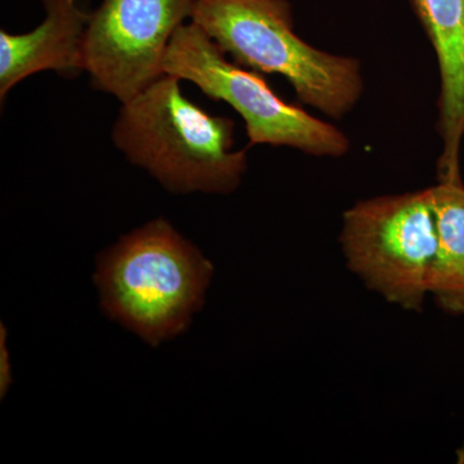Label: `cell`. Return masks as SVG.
<instances>
[{
    "mask_svg": "<svg viewBox=\"0 0 464 464\" xmlns=\"http://www.w3.org/2000/svg\"><path fill=\"white\" fill-rule=\"evenodd\" d=\"M430 190L438 231L430 295L445 313L464 316L463 177L438 179Z\"/></svg>",
    "mask_w": 464,
    "mask_h": 464,
    "instance_id": "9",
    "label": "cell"
},
{
    "mask_svg": "<svg viewBox=\"0 0 464 464\" xmlns=\"http://www.w3.org/2000/svg\"><path fill=\"white\" fill-rule=\"evenodd\" d=\"M198 0H102L92 12L84 70L96 90L121 103L164 72L174 33L190 20Z\"/></svg>",
    "mask_w": 464,
    "mask_h": 464,
    "instance_id": "6",
    "label": "cell"
},
{
    "mask_svg": "<svg viewBox=\"0 0 464 464\" xmlns=\"http://www.w3.org/2000/svg\"><path fill=\"white\" fill-rule=\"evenodd\" d=\"M163 67L166 74L230 105L243 118L250 145L283 146L315 158L337 159L350 152V139L340 128L280 99L255 70L227 61L194 21L174 33Z\"/></svg>",
    "mask_w": 464,
    "mask_h": 464,
    "instance_id": "5",
    "label": "cell"
},
{
    "mask_svg": "<svg viewBox=\"0 0 464 464\" xmlns=\"http://www.w3.org/2000/svg\"><path fill=\"white\" fill-rule=\"evenodd\" d=\"M45 16L25 34L0 32V99L36 72L52 70L65 78L85 72V36L92 12L87 0H42Z\"/></svg>",
    "mask_w": 464,
    "mask_h": 464,
    "instance_id": "7",
    "label": "cell"
},
{
    "mask_svg": "<svg viewBox=\"0 0 464 464\" xmlns=\"http://www.w3.org/2000/svg\"><path fill=\"white\" fill-rule=\"evenodd\" d=\"M235 123L185 97L181 79L161 75L121 103L116 149L173 194H231L248 169V149H234Z\"/></svg>",
    "mask_w": 464,
    "mask_h": 464,
    "instance_id": "1",
    "label": "cell"
},
{
    "mask_svg": "<svg viewBox=\"0 0 464 464\" xmlns=\"http://www.w3.org/2000/svg\"><path fill=\"white\" fill-rule=\"evenodd\" d=\"M440 72L438 179L460 177L464 141V0H411Z\"/></svg>",
    "mask_w": 464,
    "mask_h": 464,
    "instance_id": "8",
    "label": "cell"
},
{
    "mask_svg": "<svg viewBox=\"0 0 464 464\" xmlns=\"http://www.w3.org/2000/svg\"><path fill=\"white\" fill-rule=\"evenodd\" d=\"M213 271L194 244L157 218L100 255L94 283L106 315L157 347L190 326Z\"/></svg>",
    "mask_w": 464,
    "mask_h": 464,
    "instance_id": "2",
    "label": "cell"
},
{
    "mask_svg": "<svg viewBox=\"0 0 464 464\" xmlns=\"http://www.w3.org/2000/svg\"><path fill=\"white\" fill-rule=\"evenodd\" d=\"M342 253L366 288L406 311L431 292L438 231L431 190L360 200L342 217Z\"/></svg>",
    "mask_w": 464,
    "mask_h": 464,
    "instance_id": "4",
    "label": "cell"
},
{
    "mask_svg": "<svg viewBox=\"0 0 464 464\" xmlns=\"http://www.w3.org/2000/svg\"><path fill=\"white\" fill-rule=\"evenodd\" d=\"M12 382L14 377H12L11 362H9L7 329L2 324L0 326V398L3 399L7 395Z\"/></svg>",
    "mask_w": 464,
    "mask_h": 464,
    "instance_id": "10",
    "label": "cell"
},
{
    "mask_svg": "<svg viewBox=\"0 0 464 464\" xmlns=\"http://www.w3.org/2000/svg\"><path fill=\"white\" fill-rule=\"evenodd\" d=\"M191 21L241 66L283 76L328 118H343L362 99L360 61L302 41L288 0H198Z\"/></svg>",
    "mask_w": 464,
    "mask_h": 464,
    "instance_id": "3",
    "label": "cell"
}]
</instances>
